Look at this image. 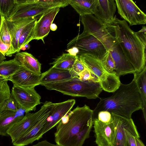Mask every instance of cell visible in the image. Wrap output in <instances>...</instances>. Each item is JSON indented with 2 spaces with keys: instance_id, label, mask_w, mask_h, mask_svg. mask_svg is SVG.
<instances>
[{
  "instance_id": "cell-11",
  "label": "cell",
  "mask_w": 146,
  "mask_h": 146,
  "mask_svg": "<svg viewBox=\"0 0 146 146\" xmlns=\"http://www.w3.org/2000/svg\"><path fill=\"white\" fill-rule=\"evenodd\" d=\"M16 3L7 19L14 21L31 17H36L53 8L44 7L34 0H15Z\"/></svg>"
},
{
  "instance_id": "cell-26",
  "label": "cell",
  "mask_w": 146,
  "mask_h": 146,
  "mask_svg": "<svg viewBox=\"0 0 146 146\" xmlns=\"http://www.w3.org/2000/svg\"><path fill=\"white\" fill-rule=\"evenodd\" d=\"M38 18L27 25L23 29L19 39L17 53L20 52L23 47L25 45L28 44L30 42L33 40L35 27Z\"/></svg>"
},
{
  "instance_id": "cell-35",
  "label": "cell",
  "mask_w": 146,
  "mask_h": 146,
  "mask_svg": "<svg viewBox=\"0 0 146 146\" xmlns=\"http://www.w3.org/2000/svg\"><path fill=\"white\" fill-rule=\"evenodd\" d=\"M86 68L85 67L77 56L76 59L70 70L72 78L78 77L79 74Z\"/></svg>"
},
{
  "instance_id": "cell-17",
  "label": "cell",
  "mask_w": 146,
  "mask_h": 146,
  "mask_svg": "<svg viewBox=\"0 0 146 146\" xmlns=\"http://www.w3.org/2000/svg\"><path fill=\"white\" fill-rule=\"evenodd\" d=\"M42 109L35 113H26L23 118L15 124L8 130L7 133L12 143L23 135L33 124L40 113Z\"/></svg>"
},
{
  "instance_id": "cell-6",
  "label": "cell",
  "mask_w": 146,
  "mask_h": 146,
  "mask_svg": "<svg viewBox=\"0 0 146 146\" xmlns=\"http://www.w3.org/2000/svg\"><path fill=\"white\" fill-rule=\"evenodd\" d=\"M81 18L84 27L82 33L94 36L104 45L106 50L117 43L112 25L104 24L93 15L81 16Z\"/></svg>"
},
{
  "instance_id": "cell-30",
  "label": "cell",
  "mask_w": 146,
  "mask_h": 146,
  "mask_svg": "<svg viewBox=\"0 0 146 146\" xmlns=\"http://www.w3.org/2000/svg\"><path fill=\"white\" fill-rule=\"evenodd\" d=\"M98 58L101 60L104 68L108 72L115 74V62L109 50H106Z\"/></svg>"
},
{
  "instance_id": "cell-14",
  "label": "cell",
  "mask_w": 146,
  "mask_h": 146,
  "mask_svg": "<svg viewBox=\"0 0 146 146\" xmlns=\"http://www.w3.org/2000/svg\"><path fill=\"white\" fill-rule=\"evenodd\" d=\"M38 18L37 16L31 17L11 21L6 19L11 36V42L10 47L5 56L11 57L13 54L17 53L19 39L23 29L27 25Z\"/></svg>"
},
{
  "instance_id": "cell-32",
  "label": "cell",
  "mask_w": 146,
  "mask_h": 146,
  "mask_svg": "<svg viewBox=\"0 0 146 146\" xmlns=\"http://www.w3.org/2000/svg\"><path fill=\"white\" fill-rule=\"evenodd\" d=\"M34 1L41 6L51 8H63L69 5L68 0H34Z\"/></svg>"
},
{
  "instance_id": "cell-3",
  "label": "cell",
  "mask_w": 146,
  "mask_h": 146,
  "mask_svg": "<svg viewBox=\"0 0 146 146\" xmlns=\"http://www.w3.org/2000/svg\"><path fill=\"white\" fill-rule=\"evenodd\" d=\"M112 25L115 38L123 54L135 69V73L139 74L146 67V46L124 20L115 16Z\"/></svg>"
},
{
  "instance_id": "cell-20",
  "label": "cell",
  "mask_w": 146,
  "mask_h": 146,
  "mask_svg": "<svg viewBox=\"0 0 146 146\" xmlns=\"http://www.w3.org/2000/svg\"><path fill=\"white\" fill-rule=\"evenodd\" d=\"M25 111L20 108L16 111L4 110L0 116V135H8L7 132L15 124L24 117Z\"/></svg>"
},
{
  "instance_id": "cell-43",
  "label": "cell",
  "mask_w": 146,
  "mask_h": 146,
  "mask_svg": "<svg viewBox=\"0 0 146 146\" xmlns=\"http://www.w3.org/2000/svg\"><path fill=\"white\" fill-rule=\"evenodd\" d=\"M57 26L54 23H52L50 25V29L52 31H55L57 29Z\"/></svg>"
},
{
  "instance_id": "cell-46",
  "label": "cell",
  "mask_w": 146,
  "mask_h": 146,
  "mask_svg": "<svg viewBox=\"0 0 146 146\" xmlns=\"http://www.w3.org/2000/svg\"><path fill=\"white\" fill-rule=\"evenodd\" d=\"M2 17L1 15H0V29L1 26V23Z\"/></svg>"
},
{
  "instance_id": "cell-1",
  "label": "cell",
  "mask_w": 146,
  "mask_h": 146,
  "mask_svg": "<svg viewBox=\"0 0 146 146\" xmlns=\"http://www.w3.org/2000/svg\"><path fill=\"white\" fill-rule=\"evenodd\" d=\"M93 111L86 104L78 106L60 120L54 133L60 146H82L90 136L93 124Z\"/></svg>"
},
{
  "instance_id": "cell-7",
  "label": "cell",
  "mask_w": 146,
  "mask_h": 146,
  "mask_svg": "<svg viewBox=\"0 0 146 146\" xmlns=\"http://www.w3.org/2000/svg\"><path fill=\"white\" fill-rule=\"evenodd\" d=\"M54 103L46 101L41 108L42 111L26 133L12 143L14 146H25L40 139L41 131L46 123L53 108Z\"/></svg>"
},
{
  "instance_id": "cell-16",
  "label": "cell",
  "mask_w": 146,
  "mask_h": 146,
  "mask_svg": "<svg viewBox=\"0 0 146 146\" xmlns=\"http://www.w3.org/2000/svg\"><path fill=\"white\" fill-rule=\"evenodd\" d=\"M42 73L36 74L29 71L23 67L8 78L15 85L19 86L32 88L40 85Z\"/></svg>"
},
{
  "instance_id": "cell-39",
  "label": "cell",
  "mask_w": 146,
  "mask_h": 146,
  "mask_svg": "<svg viewBox=\"0 0 146 146\" xmlns=\"http://www.w3.org/2000/svg\"><path fill=\"white\" fill-rule=\"evenodd\" d=\"M135 33L141 42L146 46V27L143 26L141 29Z\"/></svg>"
},
{
  "instance_id": "cell-31",
  "label": "cell",
  "mask_w": 146,
  "mask_h": 146,
  "mask_svg": "<svg viewBox=\"0 0 146 146\" xmlns=\"http://www.w3.org/2000/svg\"><path fill=\"white\" fill-rule=\"evenodd\" d=\"M16 3L15 0H0V15L7 19Z\"/></svg>"
},
{
  "instance_id": "cell-41",
  "label": "cell",
  "mask_w": 146,
  "mask_h": 146,
  "mask_svg": "<svg viewBox=\"0 0 146 146\" xmlns=\"http://www.w3.org/2000/svg\"><path fill=\"white\" fill-rule=\"evenodd\" d=\"M32 146H60L58 145L51 143L46 140H44L38 142Z\"/></svg>"
},
{
  "instance_id": "cell-34",
  "label": "cell",
  "mask_w": 146,
  "mask_h": 146,
  "mask_svg": "<svg viewBox=\"0 0 146 146\" xmlns=\"http://www.w3.org/2000/svg\"><path fill=\"white\" fill-rule=\"evenodd\" d=\"M0 29V37L4 43L11 44V39L10 33L5 18L1 17Z\"/></svg>"
},
{
  "instance_id": "cell-22",
  "label": "cell",
  "mask_w": 146,
  "mask_h": 146,
  "mask_svg": "<svg viewBox=\"0 0 146 146\" xmlns=\"http://www.w3.org/2000/svg\"><path fill=\"white\" fill-rule=\"evenodd\" d=\"M40 85L63 82L72 78L69 70L55 68L51 67L42 73Z\"/></svg>"
},
{
  "instance_id": "cell-37",
  "label": "cell",
  "mask_w": 146,
  "mask_h": 146,
  "mask_svg": "<svg viewBox=\"0 0 146 146\" xmlns=\"http://www.w3.org/2000/svg\"><path fill=\"white\" fill-rule=\"evenodd\" d=\"M19 109L18 105L14 99L11 96L6 99L4 103L3 110L13 111H17Z\"/></svg>"
},
{
  "instance_id": "cell-10",
  "label": "cell",
  "mask_w": 146,
  "mask_h": 146,
  "mask_svg": "<svg viewBox=\"0 0 146 146\" xmlns=\"http://www.w3.org/2000/svg\"><path fill=\"white\" fill-rule=\"evenodd\" d=\"M118 12L130 26L145 25L146 14L132 0H115Z\"/></svg>"
},
{
  "instance_id": "cell-24",
  "label": "cell",
  "mask_w": 146,
  "mask_h": 146,
  "mask_svg": "<svg viewBox=\"0 0 146 146\" xmlns=\"http://www.w3.org/2000/svg\"><path fill=\"white\" fill-rule=\"evenodd\" d=\"M68 2L80 16L94 14L96 11L97 0H68Z\"/></svg>"
},
{
  "instance_id": "cell-38",
  "label": "cell",
  "mask_w": 146,
  "mask_h": 146,
  "mask_svg": "<svg viewBox=\"0 0 146 146\" xmlns=\"http://www.w3.org/2000/svg\"><path fill=\"white\" fill-rule=\"evenodd\" d=\"M97 116L96 118L99 121L104 123H109L112 119L111 113L107 111H99Z\"/></svg>"
},
{
  "instance_id": "cell-29",
  "label": "cell",
  "mask_w": 146,
  "mask_h": 146,
  "mask_svg": "<svg viewBox=\"0 0 146 146\" xmlns=\"http://www.w3.org/2000/svg\"><path fill=\"white\" fill-rule=\"evenodd\" d=\"M125 132L127 146H137L135 138L140 136L133 119L126 128Z\"/></svg>"
},
{
  "instance_id": "cell-19",
  "label": "cell",
  "mask_w": 146,
  "mask_h": 146,
  "mask_svg": "<svg viewBox=\"0 0 146 146\" xmlns=\"http://www.w3.org/2000/svg\"><path fill=\"white\" fill-rule=\"evenodd\" d=\"M116 5L114 0H97L94 16L103 23L112 25L115 16Z\"/></svg>"
},
{
  "instance_id": "cell-45",
  "label": "cell",
  "mask_w": 146,
  "mask_h": 146,
  "mask_svg": "<svg viewBox=\"0 0 146 146\" xmlns=\"http://www.w3.org/2000/svg\"><path fill=\"white\" fill-rule=\"evenodd\" d=\"M8 80V79L2 76H0V84L5 80Z\"/></svg>"
},
{
  "instance_id": "cell-2",
  "label": "cell",
  "mask_w": 146,
  "mask_h": 146,
  "mask_svg": "<svg viewBox=\"0 0 146 146\" xmlns=\"http://www.w3.org/2000/svg\"><path fill=\"white\" fill-rule=\"evenodd\" d=\"M111 96L101 98L93 111L94 119L98 113L107 111L128 119L134 112L141 109V98L135 79L129 84L121 83Z\"/></svg>"
},
{
  "instance_id": "cell-21",
  "label": "cell",
  "mask_w": 146,
  "mask_h": 146,
  "mask_svg": "<svg viewBox=\"0 0 146 146\" xmlns=\"http://www.w3.org/2000/svg\"><path fill=\"white\" fill-rule=\"evenodd\" d=\"M111 114L115 126L113 146H127L125 131L132 119Z\"/></svg>"
},
{
  "instance_id": "cell-15",
  "label": "cell",
  "mask_w": 146,
  "mask_h": 146,
  "mask_svg": "<svg viewBox=\"0 0 146 146\" xmlns=\"http://www.w3.org/2000/svg\"><path fill=\"white\" fill-rule=\"evenodd\" d=\"M60 10V8H53L40 15L37 20L33 40H41L44 43V38L48 34L50 25Z\"/></svg>"
},
{
  "instance_id": "cell-13",
  "label": "cell",
  "mask_w": 146,
  "mask_h": 146,
  "mask_svg": "<svg viewBox=\"0 0 146 146\" xmlns=\"http://www.w3.org/2000/svg\"><path fill=\"white\" fill-rule=\"evenodd\" d=\"M93 125L95 141L97 145L113 146L115 126L113 118L111 121L107 123H102L95 118L94 119Z\"/></svg>"
},
{
  "instance_id": "cell-36",
  "label": "cell",
  "mask_w": 146,
  "mask_h": 146,
  "mask_svg": "<svg viewBox=\"0 0 146 146\" xmlns=\"http://www.w3.org/2000/svg\"><path fill=\"white\" fill-rule=\"evenodd\" d=\"M78 77L80 80L83 81L100 82L98 79L86 68L79 74Z\"/></svg>"
},
{
  "instance_id": "cell-18",
  "label": "cell",
  "mask_w": 146,
  "mask_h": 146,
  "mask_svg": "<svg viewBox=\"0 0 146 146\" xmlns=\"http://www.w3.org/2000/svg\"><path fill=\"white\" fill-rule=\"evenodd\" d=\"M115 64V74L120 76L134 74L136 71L123 54L118 43L114 45L109 50Z\"/></svg>"
},
{
  "instance_id": "cell-27",
  "label": "cell",
  "mask_w": 146,
  "mask_h": 146,
  "mask_svg": "<svg viewBox=\"0 0 146 146\" xmlns=\"http://www.w3.org/2000/svg\"><path fill=\"white\" fill-rule=\"evenodd\" d=\"M76 55H74L69 53H64L56 59L52 64L53 68L64 70H70L76 59Z\"/></svg>"
},
{
  "instance_id": "cell-44",
  "label": "cell",
  "mask_w": 146,
  "mask_h": 146,
  "mask_svg": "<svg viewBox=\"0 0 146 146\" xmlns=\"http://www.w3.org/2000/svg\"><path fill=\"white\" fill-rule=\"evenodd\" d=\"M5 59V56L0 52V63L4 61Z\"/></svg>"
},
{
  "instance_id": "cell-33",
  "label": "cell",
  "mask_w": 146,
  "mask_h": 146,
  "mask_svg": "<svg viewBox=\"0 0 146 146\" xmlns=\"http://www.w3.org/2000/svg\"><path fill=\"white\" fill-rule=\"evenodd\" d=\"M8 81H5L0 84V116L4 111L3 107L5 101L11 96Z\"/></svg>"
},
{
  "instance_id": "cell-9",
  "label": "cell",
  "mask_w": 146,
  "mask_h": 146,
  "mask_svg": "<svg viewBox=\"0 0 146 146\" xmlns=\"http://www.w3.org/2000/svg\"><path fill=\"white\" fill-rule=\"evenodd\" d=\"M11 96L16 101L19 108L25 110V113L35 111L37 106L41 103V96L35 88H25L13 85Z\"/></svg>"
},
{
  "instance_id": "cell-23",
  "label": "cell",
  "mask_w": 146,
  "mask_h": 146,
  "mask_svg": "<svg viewBox=\"0 0 146 146\" xmlns=\"http://www.w3.org/2000/svg\"><path fill=\"white\" fill-rule=\"evenodd\" d=\"M21 66L36 74H41V64L31 54L27 52L16 53L14 58Z\"/></svg>"
},
{
  "instance_id": "cell-4",
  "label": "cell",
  "mask_w": 146,
  "mask_h": 146,
  "mask_svg": "<svg viewBox=\"0 0 146 146\" xmlns=\"http://www.w3.org/2000/svg\"><path fill=\"white\" fill-rule=\"evenodd\" d=\"M42 86L47 90H56L64 95L84 97L88 99L98 98L103 90L99 82L83 81L78 77L63 82L47 84Z\"/></svg>"
},
{
  "instance_id": "cell-12",
  "label": "cell",
  "mask_w": 146,
  "mask_h": 146,
  "mask_svg": "<svg viewBox=\"0 0 146 146\" xmlns=\"http://www.w3.org/2000/svg\"><path fill=\"white\" fill-rule=\"evenodd\" d=\"M75 103V100L72 99L54 103L50 115L41 131L40 139L44 133L57 125L63 118L71 111Z\"/></svg>"
},
{
  "instance_id": "cell-40",
  "label": "cell",
  "mask_w": 146,
  "mask_h": 146,
  "mask_svg": "<svg viewBox=\"0 0 146 146\" xmlns=\"http://www.w3.org/2000/svg\"><path fill=\"white\" fill-rule=\"evenodd\" d=\"M10 46V44L4 43L0 37V52L1 53L5 56V54L8 51Z\"/></svg>"
},
{
  "instance_id": "cell-42",
  "label": "cell",
  "mask_w": 146,
  "mask_h": 146,
  "mask_svg": "<svg viewBox=\"0 0 146 146\" xmlns=\"http://www.w3.org/2000/svg\"><path fill=\"white\" fill-rule=\"evenodd\" d=\"M135 140L137 146H145L142 141L140 139L139 137H136Z\"/></svg>"
},
{
  "instance_id": "cell-28",
  "label": "cell",
  "mask_w": 146,
  "mask_h": 146,
  "mask_svg": "<svg viewBox=\"0 0 146 146\" xmlns=\"http://www.w3.org/2000/svg\"><path fill=\"white\" fill-rule=\"evenodd\" d=\"M21 67L20 64L15 58L9 60H4L0 63V76L8 79Z\"/></svg>"
},
{
  "instance_id": "cell-25",
  "label": "cell",
  "mask_w": 146,
  "mask_h": 146,
  "mask_svg": "<svg viewBox=\"0 0 146 146\" xmlns=\"http://www.w3.org/2000/svg\"><path fill=\"white\" fill-rule=\"evenodd\" d=\"M134 78L139 92L141 101L142 108L144 118L146 121V67L139 74H133Z\"/></svg>"
},
{
  "instance_id": "cell-5",
  "label": "cell",
  "mask_w": 146,
  "mask_h": 146,
  "mask_svg": "<svg viewBox=\"0 0 146 146\" xmlns=\"http://www.w3.org/2000/svg\"><path fill=\"white\" fill-rule=\"evenodd\" d=\"M77 56L85 68L98 79L103 90L113 92L118 88L121 83L119 77L115 74L108 72L98 57L87 54Z\"/></svg>"
},
{
  "instance_id": "cell-8",
  "label": "cell",
  "mask_w": 146,
  "mask_h": 146,
  "mask_svg": "<svg viewBox=\"0 0 146 146\" xmlns=\"http://www.w3.org/2000/svg\"><path fill=\"white\" fill-rule=\"evenodd\" d=\"M77 48L78 52L76 56L87 54L99 58L106 51L102 43L90 34L82 33L70 40L67 45V48Z\"/></svg>"
}]
</instances>
